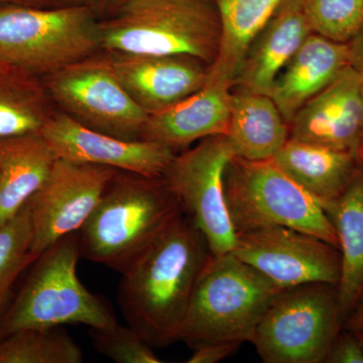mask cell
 <instances>
[{"label":"cell","mask_w":363,"mask_h":363,"mask_svg":"<svg viewBox=\"0 0 363 363\" xmlns=\"http://www.w3.org/2000/svg\"><path fill=\"white\" fill-rule=\"evenodd\" d=\"M210 255L201 231L182 213L121 274L119 307L128 326L152 347L179 341L196 285Z\"/></svg>","instance_id":"6da1fadb"},{"label":"cell","mask_w":363,"mask_h":363,"mask_svg":"<svg viewBox=\"0 0 363 363\" xmlns=\"http://www.w3.org/2000/svg\"><path fill=\"white\" fill-rule=\"evenodd\" d=\"M182 213L162 177L118 171L78 231L81 257L123 274Z\"/></svg>","instance_id":"7a4b0ae2"},{"label":"cell","mask_w":363,"mask_h":363,"mask_svg":"<svg viewBox=\"0 0 363 363\" xmlns=\"http://www.w3.org/2000/svg\"><path fill=\"white\" fill-rule=\"evenodd\" d=\"M100 30L102 51L186 56L207 66L220 44L215 0H123Z\"/></svg>","instance_id":"3957f363"},{"label":"cell","mask_w":363,"mask_h":363,"mask_svg":"<svg viewBox=\"0 0 363 363\" xmlns=\"http://www.w3.org/2000/svg\"><path fill=\"white\" fill-rule=\"evenodd\" d=\"M283 289L233 252L210 255L196 285L179 341L252 342L257 325Z\"/></svg>","instance_id":"277c9868"},{"label":"cell","mask_w":363,"mask_h":363,"mask_svg":"<svg viewBox=\"0 0 363 363\" xmlns=\"http://www.w3.org/2000/svg\"><path fill=\"white\" fill-rule=\"evenodd\" d=\"M80 257L78 233L40 253L0 318V337L28 328L67 324L109 328L118 323L111 306L79 279Z\"/></svg>","instance_id":"5b68a950"},{"label":"cell","mask_w":363,"mask_h":363,"mask_svg":"<svg viewBox=\"0 0 363 363\" xmlns=\"http://www.w3.org/2000/svg\"><path fill=\"white\" fill-rule=\"evenodd\" d=\"M100 13L87 4L0 9V57L44 78L102 51Z\"/></svg>","instance_id":"8992f818"},{"label":"cell","mask_w":363,"mask_h":363,"mask_svg":"<svg viewBox=\"0 0 363 363\" xmlns=\"http://www.w3.org/2000/svg\"><path fill=\"white\" fill-rule=\"evenodd\" d=\"M224 195L236 233L267 226L290 227L339 250L328 214L274 159L248 161L234 156L224 175Z\"/></svg>","instance_id":"52a82bcc"},{"label":"cell","mask_w":363,"mask_h":363,"mask_svg":"<svg viewBox=\"0 0 363 363\" xmlns=\"http://www.w3.org/2000/svg\"><path fill=\"white\" fill-rule=\"evenodd\" d=\"M342 328L337 285L303 284L277 295L252 343L266 363H321Z\"/></svg>","instance_id":"ba28073f"},{"label":"cell","mask_w":363,"mask_h":363,"mask_svg":"<svg viewBox=\"0 0 363 363\" xmlns=\"http://www.w3.org/2000/svg\"><path fill=\"white\" fill-rule=\"evenodd\" d=\"M57 111L91 130L142 140L149 114L124 89L101 51L43 78Z\"/></svg>","instance_id":"9c48e42d"},{"label":"cell","mask_w":363,"mask_h":363,"mask_svg":"<svg viewBox=\"0 0 363 363\" xmlns=\"http://www.w3.org/2000/svg\"><path fill=\"white\" fill-rule=\"evenodd\" d=\"M234 156L226 135L209 136L193 149L175 155L162 175L213 255L231 252L235 245L236 233L224 195V175Z\"/></svg>","instance_id":"30bf717a"},{"label":"cell","mask_w":363,"mask_h":363,"mask_svg":"<svg viewBox=\"0 0 363 363\" xmlns=\"http://www.w3.org/2000/svg\"><path fill=\"white\" fill-rule=\"evenodd\" d=\"M231 252L281 289L309 283L337 285L340 278L338 248L290 227L267 226L236 233Z\"/></svg>","instance_id":"8fae6325"},{"label":"cell","mask_w":363,"mask_h":363,"mask_svg":"<svg viewBox=\"0 0 363 363\" xmlns=\"http://www.w3.org/2000/svg\"><path fill=\"white\" fill-rule=\"evenodd\" d=\"M118 169L57 159L44 185L30 199L33 252L37 257L78 233Z\"/></svg>","instance_id":"7c38bea8"},{"label":"cell","mask_w":363,"mask_h":363,"mask_svg":"<svg viewBox=\"0 0 363 363\" xmlns=\"http://www.w3.org/2000/svg\"><path fill=\"white\" fill-rule=\"evenodd\" d=\"M57 159L111 167L118 171L160 178L175 150L150 140H125L91 130L57 111L40 130Z\"/></svg>","instance_id":"4fadbf2b"},{"label":"cell","mask_w":363,"mask_h":363,"mask_svg":"<svg viewBox=\"0 0 363 363\" xmlns=\"http://www.w3.org/2000/svg\"><path fill=\"white\" fill-rule=\"evenodd\" d=\"M363 71L346 67L292 119L290 138L359 156L363 125Z\"/></svg>","instance_id":"5bb4252c"},{"label":"cell","mask_w":363,"mask_h":363,"mask_svg":"<svg viewBox=\"0 0 363 363\" xmlns=\"http://www.w3.org/2000/svg\"><path fill=\"white\" fill-rule=\"evenodd\" d=\"M104 52L124 89L149 116L180 104L206 82L208 67L191 57Z\"/></svg>","instance_id":"9a60e30c"},{"label":"cell","mask_w":363,"mask_h":363,"mask_svg":"<svg viewBox=\"0 0 363 363\" xmlns=\"http://www.w3.org/2000/svg\"><path fill=\"white\" fill-rule=\"evenodd\" d=\"M311 33L304 0H285L253 40L233 87L269 95L279 74Z\"/></svg>","instance_id":"2e32d148"},{"label":"cell","mask_w":363,"mask_h":363,"mask_svg":"<svg viewBox=\"0 0 363 363\" xmlns=\"http://www.w3.org/2000/svg\"><path fill=\"white\" fill-rule=\"evenodd\" d=\"M350 65V45L313 33L279 74L269 96L290 124L309 100Z\"/></svg>","instance_id":"e0dca14e"},{"label":"cell","mask_w":363,"mask_h":363,"mask_svg":"<svg viewBox=\"0 0 363 363\" xmlns=\"http://www.w3.org/2000/svg\"><path fill=\"white\" fill-rule=\"evenodd\" d=\"M230 88L208 81L204 86L167 109L149 116L142 140L173 150L214 135H225L230 119Z\"/></svg>","instance_id":"ac0fdd59"},{"label":"cell","mask_w":363,"mask_h":363,"mask_svg":"<svg viewBox=\"0 0 363 363\" xmlns=\"http://www.w3.org/2000/svg\"><path fill=\"white\" fill-rule=\"evenodd\" d=\"M358 157L355 152L289 138L274 161L326 211L357 174Z\"/></svg>","instance_id":"d6986e66"},{"label":"cell","mask_w":363,"mask_h":363,"mask_svg":"<svg viewBox=\"0 0 363 363\" xmlns=\"http://www.w3.org/2000/svg\"><path fill=\"white\" fill-rule=\"evenodd\" d=\"M56 160L40 131L0 138V227L44 185Z\"/></svg>","instance_id":"ffe728a7"},{"label":"cell","mask_w":363,"mask_h":363,"mask_svg":"<svg viewBox=\"0 0 363 363\" xmlns=\"http://www.w3.org/2000/svg\"><path fill=\"white\" fill-rule=\"evenodd\" d=\"M235 157L274 159L290 138L289 124L271 96L240 88L231 93L226 135Z\"/></svg>","instance_id":"44dd1931"},{"label":"cell","mask_w":363,"mask_h":363,"mask_svg":"<svg viewBox=\"0 0 363 363\" xmlns=\"http://www.w3.org/2000/svg\"><path fill=\"white\" fill-rule=\"evenodd\" d=\"M285 0H215L220 18L218 54L207 80L233 88L248 49Z\"/></svg>","instance_id":"7402d4cb"},{"label":"cell","mask_w":363,"mask_h":363,"mask_svg":"<svg viewBox=\"0 0 363 363\" xmlns=\"http://www.w3.org/2000/svg\"><path fill=\"white\" fill-rule=\"evenodd\" d=\"M335 227L341 257L337 284L343 324L363 293V169L340 198L326 210Z\"/></svg>","instance_id":"603a6c76"},{"label":"cell","mask_w":363,"mask_h":363,"mask_svg":"<svg viewBox=\"0 0 363 363\" xmlns=\"http://www.w3.org/2000/svg\"><path fill=\"white\" fill-rule=\"evenodd\" d=\"M56 112L43 78L0 57V138L38 133Z\"/></svg>","instance_id":"cb8c5ba5"},{"label":"cell","mask_w":363,"mask_h":363,"mask_svg":"<svg viewBox=\"0 0 363 363\" xmlns=\"http://www.w3.org/2000/svg\"><path fill=\"white\" fill-rule=\"evenodd\" d=\"M82 362V350L63 326L23 329L0 337V363Z\"/></svg>","instance_id":"d4e9b609"},{"label":"cell","mask_w":363,"mask_h":363,"mask_svg":"<svg viewBox=\"0 0 363 363\" xmlns=\"http://www.w3.org/2000/svg\"><path fill=\"white\" fill-rule=\"evenodd\" d=\"M32 247L30 200L11 221L0 227V318L13 300L18 279L37 259Z\"/></svg>","instance_id":"484cf974"},{"label":"cell","mask_w":363,"mask_h":363,"mask_svg":"<svg viewBox=\"0 0 363 363\" xmlns=\"http://www.w3.org/2000/svg\"><path fill=\"white\" fill-rule=\"evenodd\" d=\"M313 33L348 44L363 26V0H304Z\"/></svg>","instance_id":"4316f807"},{"label":"cell","mask_w":363,"mask_h":363,"mask_svg":"<svg viewBox=\"0 0 363 363\" xmlns=\"http://www.w3.org/2000/svg\"><path fill=\"white\" fill-rule=\"evenodd\" d=\"M95 350L117 363H160L152 346L130 326L89 328Z\"/></svg>","instance_id":"83f0119b"},{"label":"cell","mask_w":363,"mask_h":363,"mask_svg":"<svg viewBox=\"0 0 363 363\" xmlns=\"http://www.w3.org/2000/svg\"><path fill=\"white\" fill-rule=\"evenodd\" d=\"M324 362L363 363V347L354 332L342 329L332 344Z\"/></svg>","instance_id":"f1b7e54d"},{"label":"cell","mask_w":363,"mask_h":363,"mask_svg":"<svg viewBox=\"0 0 363 363\" xmlns=\"http://www.w3.org/2000/svg\"><path fill=\"white\" fill-rule=\"evenodd\" d=\"M241 344L234 342L209 343L195 348L188 363H216L225 359L234 351L238 350Z\"/></svg>","instance_id":"f546056e"},{"label":"cell","mask_w":363,"mask_h":363,"mask_svg":"<svg viewBox=\"0 0 363 363\" xmlns=\"http://www.w3.org/2000/svg\"><path fill=\"white\" fill-rule=\"evenodd\" d=\"M82 4L96 7L100 13L104 11V6L100 0H0V9L13 6L51 9V7L82 6Z\"/></svg>","instance_id":"4dcf8cb0"},{"label":"cell","mask_w":363,"mask_h":363,"mask_svg":"<svg viewBox=\"0 0 363 363\" xmlns=\"http://www.w3.org/2000/svg\"><path fill=\"white\" fill-rule=\"evenodd\" d=\"M348 45H350V65L357 70L363 71V26Z\"/></svg>","instance_id":"1f68e13d"},{"label":"cell","mask_w":363,"mask_h":363,"mask_svg":"<svg viewBox=\"0 0 363 363\" xmlns=\"http://www.w3.org/2000/svg\"><path fill=\"white\" fill-rule=\"evenodd\" d=\"M345 330L357 331L363 329V293L358 298L352 311L344 321L343 328Z\"/></svg>","instance_id":"d6a6232c"},{"label":"cell","mask_w":363,"mask_h":363,"mask_svg":"<svg viewBox=\"0 0 363 363\" xmlns=\"http://www.w3.org/2000/svg\"><path fill=\"white\" fill-rule=\"evenodd\" d=\"M100 1L104 4L105 13H109L114 6H117L119 2L123 1V0H100Z\"/></svg>","instance_id":"836d02e7"},{"label":"cell","mask_w":363,"mask_h":363,"mask_svg":"<svg viewBox=\"0 0 363 363\" xmlns=\"http://www.w3.org/2000/svg\"><path fill=\"white\" fill-rule=\"evenodd\" d=\"M352 332H354L355 335H357L358 340H359V342H360V344H362V347H363V329H362V330L352 331Z\"/></svg>","instance_id":"e575fe53"},{"label":"cell","mask_w":363,"mask_h":363,"mask_svg":"<svg viewBox=\"0 0 363 363\" xmlns=\"http://www.w3.org/2000/svg\"><path fill=\"white\" fill-rule=\"evenodd\" d=\"M359 156L363 157V125L362 130V136H360Z\"/></svg>","instance_id":"d590c367"},{"label":"cell","mask_w":363,"mask_h":363,"mask_svg":"<svg viewBox=\"0 0 363 363\" xmlns=\"http://www.w3.org/2000/svg\"><path fill=\"white\" fill-rule=\"evenodd\" d=\"M362 95H363V84H362Z\"/></svg>","instance_id":"8d00e7d4"}]
</instances>
